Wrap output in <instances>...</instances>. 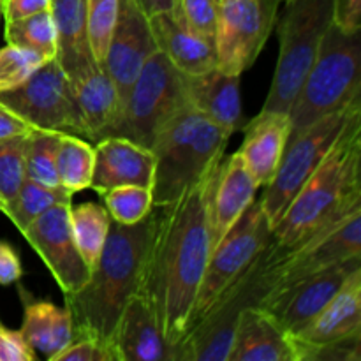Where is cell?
Returning <instances> with one entry per match:
<instances>
[{"instance_id": "cell-1", "label": "cell", "mask_w": 361, "mask_h": 361, "mask_svg": "<svg viewBox=\"0 0 361 361\" xmlns=\"http://www.w3.org/2000/svg\"><path fill=\"white\" fill-rule=\"evenodd\" d=\"M210 173L185 189L178 200L152 208L141 267L137 291L154 307L166 341L176 349V361L212 254L207 197Z\"/></svg>"}, {"instance_id": "cell-2", "label": "cell", "mask_w": 361, "mask_h": 361, "mask_svg": "<svg viewBox=\"0 0 361 361\" xmlns=\"http://www.w3.org/2000/svg\"><path fill=\"white\" fill-rule=\"evenodd\" d=\"M152 226V212L136 224L111 221L102 252L87 284L63 295L74 338H94L115 353V334L123 309L140 288L141 267Z\"/></svg>"}, {"instance_id": "cell-3", "label": "cell", "mask_w": 361, "mask_h": 361, "mask_svg": "<svg viewBox=\"0 0 361 361\" xmlns=\"http://www.w3.org/2000/svg\"><path fill=\"white\" fill-rule=\"evenodd\" d=\"M361 113H356L319 168L293 197L274 226V249L291 252L349 208L361 204Z\"/></svg>"}, {"instance_id": "cell-4", "label": "cell", "mask_w": 361, "mask_h": 361, "mask_svg": "<svg viewBox=\"0 0 361 361\" xmlns=\"http://www.w3.org/2000/svg\"><path fill=\"white\" fill-rule=\"evenodd\" d=\"M229 137L228 130L190 104L173 115L150 147L155 155L154 207L178 200L185 189L203 180L224 157Z\"/></svg>"}, {"instance_id": "cell-5", "label": "cell", "mask_w": 361, "mask_h": 361, "mask_svg": "<svg viewBox=\"0 0 361 361\" xmlns=\"http://www.w3.org/2000/svg\"><path fill=\"white\" fill-rule=\"evenodd\" d=\"M361 97V34L331 23L288 115L291 136Z\"/></svg>"}, {"instance_id": "cell-6", "label": "cell", "mask_w": 361, "mask_h": 361, "mask_svg": "<svg viewBox=\"0 0 361 361\" xmlns=\"http://www.w3.org/2000/svg\"><path fill=\"white\" fill-rule=\"evenodd\" d=\"M334 2L286 0L284 14L279 21L281 53L263 111H289L316 60L324 34L334 23Z\"/></svg>"}, {"instance_id": "cell-7", "label": "cell", "mask_w": 361, "mask_h": 361, "mask_svg": "<svg viewBox=\"0 0 361 361\" xmlns=\"http://www.w3.org/2000/svg\"><path fill=\"white\" fill-rule=\"evenodd\" d=\"M274 240V226L259 201H252L210 254L185 335L210 312L217 300L249 271ZM183 335V337H185ZM183 341V338H182ZM180 345V344H178Z\"/></svg>"}, {"instance_id": "cell-8", "label": "cell", "mask_w": 361, "mask_h": 361, "mask_svg": "<svg viewBox=\"0 0 361 361\" xmlns=\"http://www.w3.org/2000/svg\"><path fill=\"white\" fill-rule=\"evenodd\" d=\"M356 113H361V97L289 136L277 173L259 200L271 226L277 224L293 197L316 173Z\"/></svg>"}, {"instance_id": "cell-9", "label": "cell", "mask_w": 361, "mask_h": 361, "mask_svg": "<svg viewBox=\"0 0 361 361\" xmlns=\"http://www.w3.org/2000/svg\"><path fill=\"white\" fill-rule=\"evenodd\" d=\"M185 104L189 102L183 90V74L157 49L143 63L127 94L115 136L129 137L150 148L164 123Z\"/></svg>"}, {"instance_id": "cell-10", "label": "cell", "mask_w": 361, "mask_h": 361, "mask_svg": "<svg viewBox=\"0 0 361 361\" xmlns=\"http://www.w3.org/2000/svg\"><path fill=\"white\" fill-rule=\"evenodd\" d=\"M0 104L21 116L34 129L87 137L71 81L56 59L46 60L14 90L0 92Z\"/></svg>"}, {"instance_id": "cell-11", "label": "cell", "mask_w": 361, "mask_h": 361, "mask_svg": "<svg viewBox=\"0 0 361 361\" xmlns=\"http://www.w3.org/2000/svg\"><path fill=\"white\" fill-rule=\"evenodd\" d=\"M282 0H217V69L242 76L254 66L277 23Z\"/></svg>"}, {"instance_id": "cell-12", "label": "cell", "mask_w": 361, "mask_h": 361, "mask_svg": "<svg viewBox=\"0 0 361 361\" xmlns=\"http://www.w3.org/2000/svg\"><path fill=\"white\" fill-rule=\"evenodd\" d=\"M71 203L55 204L21 231L32 249L41 256L63 295L87 284L90 268L81 257L71 229Z\"/></svg>"}, {"instance_id": "cell-13", "label": "cell", "mask_w": 361, "mask_h": 361, "mask_svg": "<svg viewBox=\"0 0 361 361\" xmlns=\"http://www.w3.org/2000/svg\"><path fill=\"white\" fill-rule=\"evenodd\" d=\"M358 270H361V257L342 261L302 279L259 307L274 314L293 337L334 300V296Z\"/></svg>"}, {"instance_id": "cell-14", "label": "cell", "mask_w": 361, "mask_h": 361, "mask_svg": "<svg viewBox=\"0 0 361 361\" xmlns=\"http://www.w3.org/2000/svg\"><path fill=\"white\" fill-rule=\"evenodd\" d=\"M155 51L157 44L147 14L136 0H120L118 16L102 67L118 90L122 109L141 67Z\"/></svg>"}, {"instance_id": "cell-15", "label": "cell", "mask_w": 361, "mask_h": 361, "mask_svg": "<svg viewBox=\"0 0 361 361\" xmlns=\"http://www.w3.org/2000/svg\"><path fill=\"white\" fill-rule=\"evenodd\" d=\"M256 178L243 162L238 152L222 157L212 169L207 183L208 222H210L212 250L233 228L240 215L256 197Z\"/></svg>"}, {"instance_id": "cell-16", "label": "cell", "mask_w": 361, "mask_h": 361, "mask_svg": "<svg viewBox=\"0 0 361 361\" xmlns=\"http://www.w3.org/2000/svg\"><path fill=\"white\" fill-rule=\"evenodd\" d=\"M95 161L90 189L99 196L123 185L152 189L155 176V155L150 148L123 136L95 141Z\"/></svg>"}, {"instance_id": "cell-17", "label": "cell", "mask_w": 361, "mask_h": 361, "mask_svg": "<svg viewBox=\"0 0 361 361\" xmlns=\"http://www.w3.org/2000/svg\"><path fill=\"white\" fill-rule=\"evenodd\" d=\"M116 361H176V349L166 341L152 303L140 291L123 309L115 334Z\"/></svg>"}, {"instance_id": "cell-18", "label": "cell", "mask_w": 361, "mask_h": 361, "mask_svg": "<svg viewBox=\"0 0 361 361\" xmlns=\"http://www.w3.org/2000/svg\"><path fill=\"white\" fill-rule=\"evenodd\" d=\"M228 361H298L293 337L259 305L242 309Z\"/></svg>"}, {"instance_id": "cell-19", "label": "cell", "mask_w": 361, "mask_h": 361, "mask_svg": "<svg viewBox=\"0 0 361 361\" xmlns=\"http://www.w3.org/2000/svg\"><path fill=\"white\" fill-rule=\"evenodd\" d=\"M159 51L182 74L192 76L217 67L215 42L185 23L178 7L148 16Z\"/></svg>"}, {"instance_id": "cell-20", "label": "cell", "mask_w": 361, "mask_h": 361, "mask_svg": "<svg viewBox=\"0 0 361 361\" xmlns=\"http://www.w3.org/2000/svg\"><path fill=\"white\" fill-rule=\"evenodd\" d=\"M69 81L88 140L115 136L122 118V101L104 67L94 62Z\"/></svg>"}, {"instance_id": "cell-21", "label": "cell", "mask_w": 361, "mask_h": 361, "mask_svg": "<svg viewBox=\"0 0 361 361\" xmlns=\"http://www.w3.org/2000/svg\"><path fill=\"white\" fill-rule=\"evenodd\" d=\"M183 90L187 102L194 109L207 115L231 136L243 129L245 118L242 111L240 76L224 73L217 67L192 76L183 74Z\"/></svg>"}, {"instance_id": "cell-22", "label": "cell", "mask_w": 361, "mask_h": 361, "mask_svg": "<svg viewBox=\"0 0 361 361\" xmlns=\"http://www.w3.org/2000/svg\"><path fill=\"white\" fill-rule=\"evenodd\" d=\"M243 143L238 154L256 178L257 185L267 187L274 180L291 136L288 113L263 111L243 126Z\"/></svg>"}, {"instance_id": "cell-23", "label": "cell", "mask_w": 361, "mask_h": 361, "mask_svg": "<svg viewBox=\"0 0 361 361\" xmlns=\"http://www.w3.org/2000/svg\"><path fill=\"white\" fill-rule=\"evenodd\" d=\"M361 337V270L353 274L330 303L293 341L303 348Z\"/></svg>"}, {"instance_id": "cell-24", "label": "cell", "mask_w": 361, "mask_h": 361, "mask_svg": "<svg viewBox=\"0 0 361 361\" xmlns=\"http://www.w3.org/2000/svg\"><path fill=\"white\" fill-rule=\"evenodd\" d=\"M49 11L59 35L56 62L73 78L95 62L87 39V0H51Z\"/></svg>"}, {"instance_id": "cell-25", "label": "cell", "mask_w": 361, "mask_h": 361, "mask_svg": "<svg viewBox=\"0 0 361 361\" xmlns=\"http://www.w3.org/2000/svg\"><path fill=\"white\" fill-rule=\"evenodd\" d=\"M21 335L34 351H39L51 361L62 349L73 342V323L69 310L55 303L35 300L25 303Z\"/></svg>"}, {"instance_id": "cell-26", "label": "cell", "mask_w": 361, "mask_h": 361, "mask_svg": "<svg viewBox=\"0 0 361 361\" xmlns=\"http://www.w3.org/2000/svg\"><path fill=\"white\" fill-rule=\"evenodd\" d=\"M95 150L90 143L74 134L60 133L56 145V175L59 183L71 194L90 187Z\"/></svg>"}, {"instance_id": "cell-27", "label": "cell", "mask_w": 361, "mask_h": 361, "mask_svg": "<svg viewBox=\"0 0 361 361\" xmlns=\"http://www.w3.org/2000/svg\"><path fill=\"white\" fill-rule=\"evenodd\" d=\"M69 217L78 250L92 270L101 256L106 238H108L111 217H109L106 207H101L97 203H81L78 207L71 204Z\"/></svg>"}, {"instance_id": "cell-28", "label": "cell", "mask_w": 361, "mask_h": 361, "mask_svg": "<svg viewBox=\"0 0 361 361\" xmlns=\"http://www.w3.org/2000/svg\"><path fill=\"white\" fill-rule=\"evenodd\" d=\"M71 200H73V194L63 189L62 185L48 187L25 178L16 197L7 204L4 214L21 233L34 219L44 214L46 210H49L55 204L71 203Z\"/></svg>"}, {"instance_id": "cell-29", "label": "cell", "mask_w": 361, "mask_h": 361, "mask_svg": "<svg viewBox=\"0 0 361 361\" xmlns=\"http://www.w3.org/2000/svg\"><path fill=\"white\" fill-rule=\"evenodd\" d=\"M4 37H6L7 44L34 49L48 60L56 59L59 35H56L51 11H42V13L32 14L23 20L6 23Z\"/></svg>"}, {"instance_id": "cell-30", "label": "cell", "mask_w": 361, "mask_h": 361, "mask_svg": "<svg viewBox=\"0 0 361 361\" xmlns=\"http://www.w3.org/2000/svg\"><path fill=\"white\" fill-rule=\"evenodd\" d=\"M60 133L56 130L34 129L27 136V154H25V176L41 185L56 187V145Z\"/></svg>"}, {"instance_id": "cell-31", "label": "cell", "mask_w": 361, "mask_h": 361, "mask_svg": "<svg viewBox=\"0 0 361 361\" xmlns=\"http://www.w3.org/2000/svg\"><path fill=\"white\" fill-rule=\"evenodd\" d=\"M104 207L111 221L130 226L143 221L154 208L152 189L137 185H123L102 194Z\"/></svg>"}, {"instance_id": "cell-32", "label": "cell", "mask_w": 361, "mask_h": 361, "mask_svg": "<svg viewBox=\"0 0 361 361\" xmlns=\"http://www.w3.org/2000/svg\"><path fill=\"white\" fill-rule=\"evenodd\" d=\"M120 0H87V39L92 56L102 66L118 16Z\"/></svg>"}, {"instance_id": "cell-33", "label": "cell", "mask_w": 361, "mask_h": 361, "mask_svg": "<svg viewBox=\"0 0 361 361\" xmlns=\"http://www.w3.org/2000/svg\"><path fill=\"white\" fill-rule=\"evenodd\" d=\"M28 136V134H27ZM27 136L0 140V197L7 204L16 197L25 176Z\"/></svg>"}, {"instance_id": "cell-34", "label": "cell", "mask_w": 361, "mask_h": 361, "mask_svg": "<svg viewBox=\"0 0 361 361\" xmlns=\"http://www.w3.org/2000/svg\"><path fill=\"white\" fill-rule=\"evenodd\" d=\"M46 60L44 55L23 46L7 44L0 48V92L23 85Z\"/></svg>"}, {"instance_id": "cell-35", "label": "cell", "mask_w": 361, "mask_h": 361, "mask_svg": "<svg viewBox=\"0 0 361 361\" xmlns=\"http://www.w3.org/2000/svg\"><path fill=\"white\" fill-rule=\"evenodd\" d=\"M176 7L192 30L215 42L219 23L217 0H178Z\"/></svg>"}, {"instance_id": "cell-36", "label": "cell", "mask_w": 361, "mask_h": 361, "mask_svg": "<svg viewBox=\"0 0 361 361\" xmlns=\"http://www.w3.org/2000/svg\"><path fill=\"white\" fill-rule=\"evenodd\" d=\"M51 361H115V356L94 338H74Z\"/></svg>"}, {"instance_id": "cell-37", "label": "cell", "mask_w": 361, "mask_h": 361, "mask_svg": "<svg viewBox=\"0 0 361 361\" xmlns=\"http://www.w3.org/2000/svg\"><path fill=\"white\" fill-rule=\"evenodd\" d=\"M35 351L21 331L9 330L0 323V361H34Z\"/></svg>"}, {"instance_id": "cell-38", "label": "cell", "mask_w": 361, "mask_h": 361, "mask_svg": "<svg viewBox=\"0 0 361 361\" xmlns=\"http://www.w3.org/2000/svg\"><path fill=\"white\" fill-rule=\"evenodd\" d=\"M334 25H337L344 32H360L361 0H335Z\"/></svg>"}, {"instance_id": "cell-39", "label": "cell", "mask_w": 361, "mask_h": 361, "mask_svg": "<svg viewBox=\"0 0 361 361\" xmlns=\"http://www.w3.org/2000/svg\"><path fill=\"white\" fill-rule=\"evenodd\" d=\"M49 9H51V0H4L2 16L6 23H11Z\"/></svg>"}, {"instance_id": "cell-40", "label": "cell", "mask_w": 361, "mask_h": 361, "mask_svg": "<svg viewBox=\"0 0 361 361\" xmlns=\"http://www.w3.org/2000/svg\"><path fill=\"white\" fill-rule=\"evenodd\" d=\"M20 256L11 243L0 240V286H11L21 279Z\"/></svg>"}, {"instance_id": "cell-41", "label": "cell", "mask_w": 361, "mask_h": 361, "mask_svg": "<svg viewBox=\"0 0 361 361\" xmlns=\"http://www.w3.org/2000/svg\"><path fill=\"white\" fill-rule=\"evenodd\" d=\"M32 130H34V127H32L30 123L25 122L21 116H18L16 113L11 111L9 108L0 104V140L14 136H27Z\"/></svg>"}, {"instance_id": "cell-42", "label": "cell", "mask_w": 361, "mask_h": 361, "mask_svg": "<svg viewBox=\"0 0 361 361\" xmlns=\"http://www.w3.org/2000/svg\"><path fill=\"white\" fill-rule=\"evenodd\" d=\"M176 2H178V0H136V4L141 7V11H143L147 16L175 9Z\"/></svg>"}, {"instance_id": "cell-43", "label": "cell", "mask_w": 361, "mask_h": 361, "mask_svg": "<svg viewBox=\"0 0 361 361\" xmlns=\"http://www.w3.org/2000/svg\"><path fill=\"white\" fill-rule=\"evenodd\" d=\"M0 212H2V214H4V212H6V203H4L2 197H0Z\"/></svg>"}, {"instance_id": "cell-44", "label": "cell", "mask_w": 361, "mask_h": 361, "mask_svg": "<svg viewBox=\"0 0 361 361\" xmlns=\"http://www.w3.org/2000/svg\"><path fill=\"white\" fill-rule=\"evenodd\" d=\"M2 4H4V0H0V20H2Z\"/></svg>"}, {"instance_id": "cell-45", "label": "cell", "mask_w": 361, "mask_h": 361, "mask_svg": "<svg viewBox=\"0 0 361 361\" xmlns=\"http://www.w3.org/2000/svg\"><path fill=\"white\" fill-rule=\"evenodd\" d=\"M282 2H286V0H282Z\"/></svg>"}]
</instances>
